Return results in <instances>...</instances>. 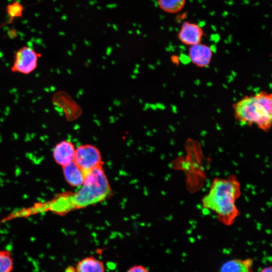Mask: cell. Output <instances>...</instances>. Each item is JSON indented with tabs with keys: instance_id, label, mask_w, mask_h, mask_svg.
<instances>
[{
	"instance_id": "6da1fadb",
	"label": "cell",
	"mask_w": 272,
	"mask_h": 272,
	"mask_svg": "<svg viewBox=\"0 0 272 272\" xmlns=\"http://www.w3.org/2000/svg\"><path fill=\"white\" fill-rule=\"evenodd\" d=\"M240 194V182L234 175L215 178L202 199V206L214 212L223 224L230 226L239 215L236 202Z\"/></svg>"
},
{
	"instance_id": "7a4b0ae2",
	"label": "cell",
	"mask_w": 272,
	"mask_h": 272,
	"mask_svg": "<svg viewBox=\"0 0 272 272\" xmlns=\"http://www.w3.org/2000/svg\"><path fill=\"white\" fill-rule=\"evenodd\" d=\"M233 114L239 123L256 125L264 132L272 124V95L262 91L255 95L243 96L232 105Z\"/></svg>"
},
{
	"instance_id": "3957f363",
	"label": "cell",
	"mask_w": 272,
	"mask_h": 272,
	"mask_svg": "<svg viewBox=\"0 0 272 272\" xmlns=\"http://www.w3.org/2000/svg\"><path fill=\"white\" fill-rule=\"evenodd\" d=\"M74 193L67 194L71 210L81 209L102 201L111 189L102 166L85 172L84 182Z\"/></svg>"
},
{
	"instance_id": "277c9868",
	"label": "cell",
	"mask_w": 272,
	"mask_h": 272,
	"mask_svg": "<svg viewBox=\"0 0 272 272\" xmlns=\"http://www.w3.org/2000/svg\"><path fill=\"white\" fill-rule=\"evenodd\" d=\"M41 57V54L32 47L23 46L15 52L11 71L14 73L29 74L36 69L38 59Z\"/></svg>"
},
{
	"instance_id": "5b68a950",
	"label": "cell",
	"mask_w": 272,
	"mask_h": 272,
	"mask_svg": "<svg viewBox=\"0 0 272 272\" xmlns=\"http://www.w3.org/2000/svg\"><path fill=\"white\" fill-rule=\"evenodd\" d=\"M74 162L85 172L103 166L99 149L90 144L82 145L76 149Z\"/></svg>"
},
{
	"instance_id": "8992f818",
	"label": "cell",
	"mask_w": 272,
	"mask_h": 272,
	"mask_svg": "<svg viewBox=\"0 0 272 272\" xmlns=\"http://www.w3.org/2000/svg\"><path fill=\"white\" fill-rule=\"evenodd\" d=\"M203 35L204 31L199 25L184 21L177 33V38L182 44L190 46L201 42Z\"/></svg>"
},
{
	"instance_id": "52a82bcc",
	"label": "cell",
	"mask_w": 272,
	"mask_h": 272,
	"mask_svg": "<svg viewBox=\"0 0 272 272\" xmlns=\"http://www.w3.org/2000/svg\"><path fill=\"white\" fill-rule=\"evenodd\" d=\"M213 55L212 47L201 42L189 46L188 56L190 61L197 67L209 66Z\"/></svg>"
},
{
	"instance_id": "ba28073f",
	"label": "cell",
	"mask_w": 272,
	"mask_h": 272,
	"mask_svg": "<svg viewBox=\"0 0 272 272\" xmlns=\"http://www.w3.org/2000/svg\"><path fill=\"white\" fill-rule=\"evenodd\" d=\"M76 148L72 142L62 141L54 147L52 155L55 162L62 167L74 161Z\"/></svg>"
},
{
	"instance_id": "9c48e42d",
	"label": "cell",
	"mask_w": 272,
	"mask_h": 272,
	"mask_svg": "<svg viewBox=\"0 0 272 272\" xmlns=\"http://www.w3.org/2000/svg\"><path fill=\"white\" fill-rule=\"evenodd\" d=\"M63 174L68 184L80 187L84 182L85 172L74 161L62 167Z\"/></svg>"
},
{
	"instance_id": "30bf717a",
	"label": "cell",
	"mask_w": 272,
	"mask_h": 272,
	"mask_svg": "<svg viewBox=\"0 0 272 272\" xmlns=\"http://www.w3.org/2000/svg\"><path fill=\"white\" fill-rule=\"evenodd\" d=\"M76 272H105L103 262L90 255L80 260L75 266Z\"/></svg>"
},
{
	"instance_id": "8fae6325",
	"label": "cell",
	"mask_w": 272,
	"mask_h": 272,
	"mask_svg": "<svg viewBox=\"0 0 272 272\" xmlns=\"http://www.w3.org/2000/svg\"><path fill=\"white\" fill-rule=\"evenodd\" d=\"M252 262L250 258L230 259L223 263L220 272H250Z\"/></svg>"
},
{
	"instance_id": "7c38bea8",
	"label": "cell",
	"mask_w": 272,
	"mask_h": 272,
	"mask_svg": "<svg viewBox=\"0 0 272 272\" xmlns=\"http://www.w3.org/2000/svg\"><path fill=\"white\" fill-rule=\"evenodd\" d=\"M187 0H157L159 8L168 14H176L182 10Z\"/></svg>"
},
{
	"instance_id": "4fadbf2b",
	"label": "cell",
	"mask_w": 272,
	"mask_h": 272,
	"mask_svg": "<svg viewBox=\"0 0 272 272\" xmlns=\"http://www.w3.org/2000/svg\"><path fill=\"white\" fill-rule=\"evenodd\" d=\"M14 266V260L11 251L0 250V272H12Z\"/></svg>"
},
{
	"instance_id": "5bb4252c",
	"label": "cell",
	"mask_w": 272,
	"mask_h": 272,
	"mask_svg": "<svg viewBox=\"0 0 272 272\" xmlns=\"http://www.w3.org/2000/svg\"><path fill=\"white\" fill-rule=\"evenodd\" d=\"M24 7L18 1H14L6 7V12L8 18V23H12L15 19L23 16Z\"/></svg>"
},
{
	"instance_id": "9a60e30c",
	"label": "cell",
	"mask_w": 272,
	"mask_h": 272,
	"mask_svg": "<svg viewBox=\"0 0 272 272\" xmlns=\"http://www.w3.org/2000/svg\"><path fill=\"white\" fill-rule=\"evenodd\" d=\"M125 272H150V271L144 265L135 264L129 267Z\"/></svg>"
},
{
	"instance_id": "2e32d148",
	"label": "cell",
	"mask_w": 272,
	"mask_h": 272,
	"mask_svg": "<svg viewBox=\"0 0 272 272\" xmlns=\"http://www.w3.org/2000/svg\"><path fill=\"white\" fill-rule=\"evenodd\" d=\"M65 272H76L75 266L72 265L67 266L65 269Z\"/></svg>"
},
{
	"instance_id": "e0dca14e",
	"label": "cell",
	"mask_w": 272,
	"mask_h": 272,
	"mask_svg": "<svg viewBox=\"0 0 272 272\" xmlns=\"http://www.w3.org/2000/svg\"><path fill=\"white\" fill-rule=\"evenodd\" d=\"M259 272H272L271 266H265L261 269Z\"/></svg>"
}]
</instances>
